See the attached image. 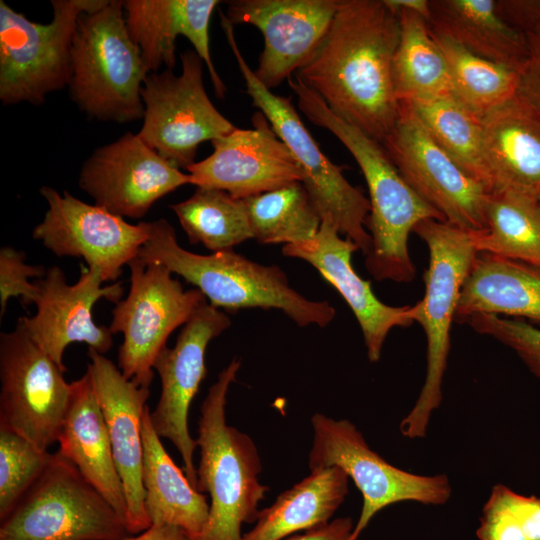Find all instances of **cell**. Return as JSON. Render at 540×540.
<instances>
[{
  "mask_svg": "<svg viewBox=\"0 0 540 540\" xmlns=\"http://www.w3.org/2000/svg\"><path fill=\"white\" fill-rule=\"evenodd\" d=\"M123 519L58 452L2 520L0 540H121Z\"/></svg>",
  "mask_w": 540,
  "mask_h": 540,
  "instance_id": "cell-9",
  "label": "cell"
},
{
  "mask_svg": "<svg viewBox=\"0 0 540 540\" xmlns=\"http://www.w3.org/2000/svg\"><path fill=\"white\" fill-rule=\"evenodd\" d=\"M51 453L0 427V518L5 519L48 465Z\"/></svg>",
  "mask_w": 540,
  "mask_h": 540,
  "instance_id": "cell-37",
  "label": "cell"
},
{
  "mask_svg": "<svg viewBox=\"0 0 540 540\" xmlns=\"http://www.w3.org/2000/svg\"><path fill=\"white\" fill-rule=\"evenodd\" d=\"M240 361L218 375L201 405L197 446V490L210 495L209 518L196 540H242L244 523L257 520L268 487L259 482L261 458L249 435L226 422V401Z\"/></svg>",
  "mask_w": 540,
  "mask_h": 540,
  "instance_id": "cell-4",
  "label": "cell"
},
{
  "mask_svg": "<svg viewBox=\"0 0 540 540\" xmlns=\"http://www.w3.org/2000/svg\"><path fill=\"white\" fill-rule=\"evenodd\" d=\"M251 228L261 244H292L314 237L322 219L302 182L243 199Z\"/></svg>",
  "mask_w": 540,
  "mask_h": 540,
  "instance_id": "cell-35",
  "label": "cell"
},
{
  "mask_svg": "<svg viewBox=\"0 0 540 540\" xmlns=\"http://www.w3.org/2000/svg\"><path fill=\"white\" fill-rule=\"evenodd\" d=\"M540 201V200H539Z\"/></svg>",
  "mask_w": 540,
  "mask_h": 540,
  "instance_id": "cell-44",
  "label": "cell"
},
{
  "mask_svg": "<svg viewBox=\"0 0 540 540\" xmlns=\"http://www.w3.org/2000/svg\"><path fill=\"white\" fill-rule=\"evenodd\" d=\"M220 16L222 28L244 79L246 93L301 167L305 176L303 185L322 221H330L366 255L371 245L366 229L369 199L349 183L343 175V167L334 164L321 151L290 98L274 94L257 79L239 50L234 25L225 14L221 13Z\"/></svg>",
  "mask_w": 540,
  "mask_h": 540,
  "instance_id": "cell-7",
  "label": "cell"
},
{
  "mask_svg": "<svg viewBox=\"0 0 540 540\" xmlns=\"http://www.w3.org/2000/svg\"><path fill=\"white\" fill-rule=\"evenodd\" d=\"M518 32L525 38L528 57L519 73L517 95L540 116V6Z\"/></svg>",
  "mask_w": 540,
  "mask_h": 540,
  "instance_id": "cell-40",
  "label": "cell"
},
{
  "mask_svg": "<svg viewBox=\"0 0 540 540\" xmlns=\"http://www.w3.org/2000/svg\"><path fill=\"white\" fill-rule=\"evenodd\" d=\"M313 444L310 470L338 466L359 489L363 505L350 540H358L371 519L385 507L402 501L443 505L451 496L445 474L423 476L399 469L371 450L348 420L316 413L311 418Z\"/></svg>",
  "mask_w": 540,
  "mask_h": 540,
  "instance_id": "cell-12",
  "label": "cell"
},
{
  "mask_svg": "<svg viewBox=\"0 0 540 540\" xmlns=\"http://www.w3.org/2000/svg\"><path fill=\"white\" fill-rule=\"evenodd\" d=\"M147 405L142 418L144 505L151 525H172L196 540L208 521L210 504L175 464L156 433Z\"/></svg>",
  "mask_w": 540,
  "mask_h": 540,
  "instance_id": "cell-27",
  "label": "cell"
},
{
  "mask_svg": "<svg viewBox=\"0 0 540 540\" xmlns=\"http://www.w3.org/2000/svg\"><path fill=\"white\" fill-rule=\"evenodd\" d=\"M341 0H234L226 17L250 24L264 36V48L254 74L268 89L298 71L323 40Z\"/></svg>",
  "mask_w": 540,
  "mask_h": 540,
  "instance_id": "cell-20",
  "label": "cell"
},
{
  "mask_svg": "<svg viewBox=\"0 0 540 540\" xmlns=\"http://www.w3.org/2000/svg\"><path fill=\"white\" fill-rule=\"evenodd\" d=\"M26 254L10 246L0 249V316L5 314L10 298H20L24 306L35 304L39 296L37 282L31 278H43L47 270L40 265L25 263Z\"/></svg>",
  "mask_w": 540,
  "mask_h": 540,
  "instance_id": "cell-39",
  "label": "cell"
},
{
  "mask_svg": "<svg viewBox=\"0 0 540 540\" xmlns=\"http://www.w3.org/2000/svg\"><path fill=\"white\" fill-rule=\"evenodd\" d=\"M481 120L493 190H513L540 200V116L516 93Z\"/></svg>",
  "mask_w": 540,
  "mask_h": 540,
  "instance_id": "cell-25",
  "label": "cell"
},
{
  "mask_svg": "<svg viewBox=\"0 0 540 540\" xmlns=\"http://www.w3.org/2000/svg\"><path fill=\"white\" fill-rule=\"evenodd\" d=\"M230 325L231 320L225 312L205 302L182 326L175 345L166 346L153 364V370L160 378L161 393L150 413L152 425L160 438L175 446L194 488L197 487V468L193 455L198 446L189 433V409L207 374L208 344Z\"/></svg>",
  "mask_w": 540,
  "mask_h": 540,
  "instance_id": "cell-16",
  "label": "cell"
},
{
  "mask_svg": "<svg viewBox=\"0 0 540 540\" xmlns=\"http://www.w3.org/2000/svg\"><path fill=\"white\" fill-rule=\"evenodd\" d=\"M63 373L17 325L1 332L0 427L48 451L58 441L71 398Z\"/></svg>",
  "mask_w": 540,
  "mask_h": 540,
  "instance_id": "cell-13",
  "label": "cell"
},
{
  "mask_svg": "<svg viewBox=\"0 0 540 540\" xmlns=\"http://www.w3.org/2000/svg\"><path fill=\"white\" fill-rule=\"evenodd\" d=\"M431 29V28H430ZM449 72L453 97L482 118L516 95L519 72L479 57L431 29Z\"/></svg>",
  "mask_w": 540,
  "mask_h": 540,
  "instance_id": "cell-33",
  "label": "cell"
},
{
  "mask_svg": "<svg viewBox=\"0 0 540 540\" xmlns=\"http://www.w3.org/2000/svg\"><path fill=\"white\" fill-rule=\"evenodd\" d=\"M149 73L127 28L124 1L104 0L80 16L67 87L83 112L116 123L143 118L141 91Z\"/></svg>",
  "mask_w": 540,
  "mask_h": 540,
  "instance_id": "cell-5",
  "label": "cell"
},
{
  "mask_svg": "<svg viewBox=\"0 0 540 540\" xmlns=\"http://www.w3.org/2000/svg\"><path fill=\"white\" fill-rule=\"evenodd\" d=\"M87 354L90 360L87 371L104 415L124 488L126 528L132 535L139 534L151 526L145 510L142 481V418L150 391L125 378L119 367L105 355L93 349H88Z\"/></svg>",
  "mask_w": 540,
  "mask_h": 540,
  "instance_id": "cell-21",
  "label": "cell"
},
{
  "mask_svg": "<svg viewBox=\"0 0 540 540\" xmlns=\"http://www.w3.org/2000/svg\"><path fill=\"white\" fill-rule=\"evenodd\" d=\"M40 194L48 208L34 227L33 238L58 257L83 258L104 282L116 281L150 236L151 222L129 223L66 190L60 194L42 186Z\"/></svg>",
  "mask_w": 540,
  "mask_h": 540,
  "instance_id": "cell-15",
  "label": "cell"
},
{
  "mask_svg": "<svg viewBox=\"0 0 540 540\" xmlns=\"http://www.w3.org/2000/svg\"><path fill=\"white\" fill-rule=\"evenodd\" d=\"M130 288L116 303L108 326L112 334L121 333L118 367L128 380L149 388L153 364L167 346L171 333L186 324L207 302L198 289L185 290L173 273L159 263L133 259Z\"/></svg>",
  "mask_w": 540,
  "mask_h": 540,
  "instance_id": "cell-10",
  "label": "cell"
},
{
  "mask_svg": "<svg viewBox=\"0 0 540 540\" xmlns=\"http://www.w3.org/2000/svg\"><path fill=\"white\" fill-rule=\"evenodd\" d=\"M349 477L338 466L311 470L259 512L242 540H282L330 522L348 493Z\"/></svg>",
  "mask_w": 540,
  "mask_h": 540,
  "instance_id": "cell-29",
  "label": "cell"
},
{
  "mask_svg": "<svg viewBox=\"0 0 540 540\" xmlns=\"http://www.w3.org/2000/svg\"><path fill=\"white\" fill-rule=\"evenodd\" d=\"M399 36L398 14L385 0H341L296 76L335 114L382 143L399 115L392 80Z\"/></svg>",
  "mask_w": 540,
  "mask_h": 540,
  "instance_id": "cell-1",
  "label": "cell"
},
{
  "mask_svg": "<svg viewBox=\"0 0 540 540\" xmlns=\"http://www.w3.org/2000/svg\"><path fill=\"white\" fill-rule=\"evenodd\" d=\"M181 73L173 69L147 75L140 138L179 169L195 162L198 147L236 127L211 102L203 83L204 62L195 50L181 55Z\"/></svg>",
  "mask_w": 540,
  "mask_h": 540,
  "instance_id": "cell-11",
  "label": "cell"
},
{
  "mask_svg": "<svg viewBox=\"0 0 540 540\" xmlns=\"http://www.w3.org/2000/svg\"><path fill=\"white\" fill-rule=\"evenodd\" d=\"M121 540H193L184 530L172 525H151L136 536Z\"/></svg>",
  "mask_w": 540,
  "mask_h": 540,
  "instance_id": "cell-42",
  "label": "cell"
},
{
  "mask_svg": "<svg viewBox=\"0 0 540 540\" xmlns=\"http://www.w3.org/2000/svg\"><path fill=\"white\" fill-rule=\"evenodd\" d=\"M217 0H125L129 33L141 51L148 71L174 69L175 42L184 36L203 60L215 94L224 98L226 87L217 73L210 51L209 24Z\"/></svg>",
  "mask_w": 540,
  "mask_h": 540,
  "instance_id": "cell-23",
  "label": "cell"
},
{
  "mask_svg": "<svg viewBox=\"0 0 540 540\" xmlns=\"http://www.w3.org/2000/svg\"><path fill=\"white\" fill-rule=\"evenodd\" d=\"M137 257L165 266L195 286L218 309H277L300 327H325L336 315L328 301L309 300L294 290L276 265L259 264L233 249L208 255L184 249L166 219L151 221L150 236Z\"/></svg>",
  "mask_w": 540,
  "mask_h": 540,
  "instance_id": "cell-3",
  "label": "cell"
},
{
  "mask_svg": "<svg viewBox=\"0 0 540 540\" xmlns=\"http://www.w3.org/2000/svg\"><path fill=\"white\" fill-rule=\"evenodd\" d=\"M385 2L393 9H405L414 11L427 20L430 16L429 0H385Z\"/></svg>",
  "mask_w": 540,
  "mask_h": 540,
  "instance_id": "cell-43",
  "label": "cell"
},
{
  "mask_svg": "<svg viewBox=\"0 0 540 540\" xmlns=\"http://www.w3.org/2000/svg\"><path fill=\"white\" fill-rule=\"evenodd\" d=\"M253 128H235L213 140V152L186 171L191 185L225 191L238 199L268 192L293 182L304 173L287 145L259 111Z\"/></svg>",
  "mask_w": 540,
  "mask_h": 540,
  "instance_id": "cell-19",
  "label": "cell"
},
{
  "mask_svg": "<svg viewBox=\"0 0 540 540\" xmlns=\"http://www.w3.org/2000/svg\"><path fill=\"white\" fill-rule=\"evenodd\" d=\"M358 250L330 221L323 220L314 237L283 245L282 254L308 262L338 291L354 313L367 357L374 363L381 357L389 332L415 322V306H390L379 300L370 282L362 279L352 266L351 257Z\"/></svg>",
  "mask_w": 540,
  "mask_h": 540,
  "instance_id": "cell-22",
  "label": "cell"
},
{
  "mask_svg": "<svg viewBox=\"0 0 540 540\" xmlns=\"http://www.w3.org/2000/svg\"><path fill=\"white\" fill-rule=\"evenodd\" d=\"M430 28L471 53L515 71L522 70L528 48L524 36L496 12V0H429Z\"/></svg>",
  "mask_w": 540,
  "mask_h": 540,
  "instance_id": "cell-28",
  "label": "cell"
},
{
  "mask_svg": "<svg viewBox=\"0 0 540 540\" xmlns=\"http://www.w3.org/2000/svg\"><path fill=\"white\" fill-rule=\"evenodd\" d=\"M406 183L446 222L468 231L486 227L488 189L466 174L404 104L381 143Z\"/></svg>",
  "mask_w": 540,
  "mask_h": 540,
  "instance_id": "cell-14",
  "label": "cell"
},
{
  "mask_svg": "<svg viewBox=\"0 0 540 540\" xmlns=\"http://www.w3.org/2000/svg\"><path fill=\"white\" fill-rule=\"evenodd\" d=\"M406 105L430 137L470 177L489 192L493 183L484 159L483 128L480 117L454 97H438L399 102Z\"/></svg>",
  "mask_w": 540,
  "mask_h": 540,
  "instance_id": "cell-32",
  "label": "cell"
},
{
  "mask_svg": "<svg viewBox=\"0 0 540 540\" xmlns=\"http://www.w3.org/2000/svg\"><path fill=\"white\" fill-rule=\"evenodd\" d=\"M424 241L429 263L423 275L425 295L416 303L414 321L427 340V369L419 397L400 423L409 439L426 435L431 414L442 401V382L450 351V329L455 320L463 283L478 253L473 231L446 221L426 219L413 230Z\"/></svg>",
  "mask_w": 540,
  "mask_h": 540,
  "instance_id": "cell-6",
  "label": "cell"
},
{
  "mask_svg": "<svg viewBox=\"0 0 540 540\" xmlns=\"http://www.w3.org/2000/svg\"><path fill=\"white\" fill-rule=\"evenodd\" d=\"M190 244H202L211 252L232 250L254 238L243 199L229 193L196 187L181 202L170 205Z\"/></svg>",
  "mask_w": 540,
  "mask_h": 540,
  "instance_id": "cell-34",
  "label": "cell"
},
{
  "mask_svg": "<svg viewBox=\"0 0 540 540\" xmlns=\"http://www.w3.org/2000/svg\"><path fill=\"white\" fill-rule=\"evenodd\" d=\"M353 529L350 517H339L302 534L292 535L287 540H350Z\"/></svg>",
  "mask_w": 540,
  "mask_h": 540,
  "instance_id": "cell-41",
  "label": "cell"
},
{
  "mask_svg": "<svg viewBox=\"0 0 540 540\" xmlns=\"http://www.w3.org/2000/svg\"><path fill=\"white\" fill-rule=\"evenodd\" d=\"M104 0H52L42 24L0 1V100L5 105L43 103L68 86L71 49L80 16Z\"/></svg>",
  "mask_w": 540,
  "mask_h": 540,
  "instance_id": "cell-8",
  "label": "cell"
},
{
  "mask_svg": "<svg viewBox=\"0 0 540 540\" xmlns=\"http://www.w3.org/2000/svg\"><path fill=\"white\" fill-rule=\"evenodd\" d=\"M287 81L303 114L338 138L365 178L370 202L366 229L371 238L367 271L377 281L411 282L416 268L408 249L410 233L421 221L445 219L406 183L381 143L335 114L297 76Z\"/></svg>",
  "mask_w": 540,
  "mask_h": 540,
  "instance_id": "cell-2",
  "label": "cell"
},
{
  "mask_svg": "<svg viewBox=\"0 0 540 540\" xmlns=\"http://www.w3.org/2000/svg\"><path fill=\"white\" fill-rule=\"evenodd\" d=\"M394 11L400 22L392 64L398 102L453 97L447 64L432 36L428 20L414 11Z\"/></svg>",
  "mask_w": 540,
  "mask_h": 540,
  "instance_id": "cell-30",
  "label": "cell"
},
{
  "mask_svg": "<svg viewBox=\"0 0 540 540\" xmlns=\"http://www.w3.org/2000/svg\"><path fill=\"white\" fill-rule=\"evenodd\" d=\"M492 314L540 321V267L478 252L463 283L455 320Z\"/></svg>",
  "mask_w": 540,
  "mask_h": 540,
  "instance_id": "cell-26",
  "label": "cell"
},
{
  "mask_svg": "<svg viewBox=\"0 0 540 540\" xmlns=\"http://www.w3.org/2000/svg\"><path fill=\"white\" fill-rule=\"evenodd\" d=\"M69 406L58 436V453L107 500L126 525L127 504L112 446L90 374L71 382Z\"/></svg>",
  "mask_w": 540,
  "mask_h": 540,
  "instance_id": "cell-24",
  "label": "cell"
},
{
  "mask_svg": "<svg viewBox=\"0 0 540 540\" xmlns=\"http://www.w3.org/2000/svg\"><path fill=\"white\" fill-rule=\"evenodd\" d=\"M463 322L477 333L492 337L512 349L530 372L540 378V328L523 319L492 314H474Z\"/></svg>",
  "mask_w": 540,
  "mask_h": 540,
  "instance_id": "cell-38",
  "label": "cell"
},
{
  "mask_svg": "<svg viewBox=\"0 0 540 540\" xmlns=\"http://www.w3.org/2000/svg\"><path fill=\"white\" fill-rule=\"evenodd\" d=\"M476 535L478 540H540V497L495 485L483 507Z\"/></svg>",
  "mask_w": 540,
  "mask_h": 540,
  "instance_id": "cell-36",
  "label": "cell"
},
{
  "mask_svg": "<svg viewBox=\"0 0 540 540\" xmlns=\"http://www.w3.org/2000/svg\"><path fill=\"white\" fill-rule=\"evenodd\" d=\"M187 184L189 173L131 132L94 150L79 174L80 188L96 205L132 219L144 217L159 199Z\"/></svg>",
  "mask_w": 540,
  "mask_h": 540,
  "instance_id": "cell-18",
  "label": "cell"
},
{
  "mask_svg": "<svg viewBox=\"0 0 540 540\" xmlns=\"http://www.w3.org/2000/svg\"><path fill=\"white\" fill-rule=\"evenodd\" d=\"M39 296L33 316L19 317L17 326L64 372L66 348L72 343H86L88 349L106 354L113 346L112 333L93 318V307L101 299L118 303L124 289L120 281L108 286L95 268L81 266L80 277L68 284L58 266L50 267L38 279Z\"/></svg>",
  "mask_w": 540,
  "mask_h": 540,
  "instance_id": "cell-17",
  "label": "cell"
},
{
  "mask_svg": "<svg viewBox=\"0 0 540 540\" xmlns=\"http://www.w3.org/2000/svg\"><path fill=\"white\" fill-rule=\"evenodd\" d=\"M486 227L473 231L478 252L540 267V201L508 189L488 193Z\"/></svg>",
  "mask_w": 540,
  "mask_h": 540,
  "instance_id": "cell-31",
  "label": "cell"
}]
</instances>
